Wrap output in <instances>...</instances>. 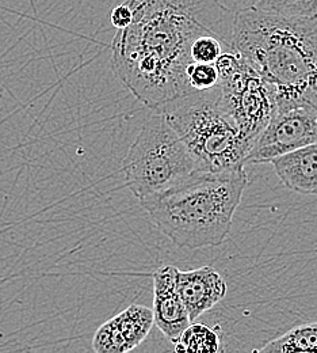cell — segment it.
Segmentation results:
<instances>
[{
	"mask_svg": "<svg viewBox=\"0 0 317 353\" xmlns=\"http://www.w3.org/2000/svg\"><path fill=\"white\" fill-rule=\"evenodd\" d=\"M133 21L117 29L111 67L137 99L152 110L194 91L187 79L194 40L213 29L199 19L204 0H127Z\"/></svg>",
	"mask_w": 317,
	"mask_h": 353,
	"instance_id": "cell-1",
	"label": "cell"
},
{
	"mask_svg": "<svg viewBox=\"0 0 317 353\" xmlns=\"http://www.w3.org/2000/svg\"><path fill=\"white\" fill-rule=\"evenodd\" d=\"M230 48L272 83L276 106L317 105V17L240 10L233 14Z\"/></svg>",
	"mask_w": 317,
	"mask_h": 353,
	"instance_id": "cell-2",
	"label": "cell"
},
{
	"mask_svg": "<svg viewBox=\"0 0 317 353\" xmlns=\"http://www.w3.org/2000/svg\"><path fill=\"white\" fill-rule=\"evenodd\" d=\"M247 185L244 170H195L171 188L138 203L178 248L220 246L230 232Z\"/></svg>",
	"mask_w": 317,
	"mask_h": 353,
	"instance_id": "cell-3",
	"label": "cell"
},
{
	"mask_svg": "<svg viewBox=\"0 0 317 353\" xmlns=\"http://www.w3.org/2000/svg\"><path fill=\"white\" fill-rule=\"evenodd\" d=\"M160 112L181 136L197 170H244L251 152L234 119L220 102L219 88L191 91Z\"/></svg>",
	"mask_w": 317,
	"mask_h": 353,
	"instance_id": "cell-4",
	"label": "cell"
},
{
	"mask_svg": "<svg viewBox=\"0 0 317 353\" xmlns=\"http://www.w3.org/2000/svg\"><path fill=\"white\" fill-rule=\"evenodd\" d=\"M195 170L193 155L160 112L144 121L124 161L127 185L138 201L171 188Z\"/></svg>",
	"mask_w": 317,
	"mask_h": 353,
	"instance_id": "cell-5",
	"label": "cell"
},
{
	"mask_svg": "<svg viewBox=\"0 0 317 353\" xmlns=\"http://www.w3.org/2000/svg\"><path fill=\"white\" fill-rule=\"evenodd\" d=\"M216 67L220 102L252 151L276 110L275 88L234 50L224 52Z\"/></svg>",
	"mask_w": 317,
	"mask_h": 353,
	"instance_id": "cell-6",
	"label": "cell"
},
{
	"mask_svg": "<svg viewBox=\"0 0 317 353\" xmlns=\"http://www.w3.org/2000/svg\"><path fill=\"white\" fill-rule=\"evenodd\" d=\"M317 143V105L296 102L278 105L269 125L247 158L251 163H272V159Z\"/></svg>",
	"mask_w": 317,
	"mask_h": 353,
	"instance_id": "cell-7",
	"label": "cell"
},
{
	"mask_svg": "<svg viewBox=\"0 0 317 353\" xmlns=\"http://www.w3.org/2000/svg\"><path fill=\"white\" fill-rule=\"evenodd\" d=\"M153 323L152 310L132 305L96 330L92 350L96 353L129 352L145 340Z\"/></svg>",
	"mask_w": 317,
	"mask_h": 353,
	"instance_id": "cell-8",
	"label": "cell"
},
{
	"mask_svg": "<svg viewBox=\"0 0 317 353\" xmlns=\"http://www.w3.org/2000/svg\"><path fill=\"white\" fill-rule=\"evenodd\" d=\"M178 268L164 265L153 273V318L155 325L168 341L175 344L191 319L177 287Z\"/></svg>",
	"mask_w": 317,
	"mask_h": 353,
	"instance_id": "cell-9",
	"label": "cell"
},
{
	"mask_svg": "<svg viewBox=\"0 0 317 353\" xmlns=\"http://www.w3.org/2000/svg\"><path fill=\"white\" fill-rule=\"evenodd\" d=\"M177 287L191 322L221 302L228 291L226 280L212 266L194 270L178 269Z\"/></svg>",
	"mask_w": 317,
	"mask_h": 353,
	"instance_id": "cell-10",
	"label": "cell"
},
{
	"mask_svg": "<svg viewBox=\"0 0 317 353\" xmlns=\"http://www.w3.org/2000/svg\"><path fill=\"white\" fill-rule=\"evenodd\" d=\"M272 165L287 189L317 196V143L283 154L272 159Z\"/></svg>",
	"mask_w": 317,
	"mask_h": 353,
	"instance_id": "cell-11",
	"label": "cell"
},
{
	"mask_svg": "<svg viewBox=\"0 0 317 353\" xmlns=\"http://www.w3.org/2000/svg\"><path fill=\"white\" fill-rule=\"evenodd\" d=\"M255 352H317V322L296 326Z\"/></svg>",
	"mask_w": 317,
	"mask_h": 353,
	"instance_id": "cell-12",
	"label": "cell"
},
{
	"mask_svg": "<svg viewBox=\"0 0 317 353\" xmlns=\"http://www.w3.org/2000/svg\"><path fill=\"white\" fill-rule=\"evenodd\" d=\"M174 347L178 353H216L220 350V337L216 329L190 323Z\"/></svg>",
	"mask_w": 317,
	"mask_h": 353,
	"instance_id": "cell-13",
	"label": "cell"
},
{
	"mask_svg": "<svg viewBox=\"0 0 317 353\" xmlns=\"http://www.w3.org/2000/svg\"><path fill=\"white\" fill-rule=\"evenodd\" d=\"M252 7L286 17H317V0H254Z\"/></svg>",
	"mask_w": 317,
	"mask_h": 353,
	"instance_id": "cell-14",
	"label": "cell"
},
{
	"mask_svg": "<svg viewBox=\"0 0 317 353\" xmlns=\"http://www.w3.org/2000/svg\"><path fill=\"white\" fill-rule=\"evenodd\" d=\"M191 59L197 63H216L224 53L221 39L215 30L198 36L191 45Z\"/></svg>",
	"mask_w": 317,
	"mask_h": 353,
	"instance_id": "cell-15",
	"label": "cell"
},
{
	"mask_svg": "<svg viewBox=\"0 0 317 353\" xmlns=\"http://www.w3.org/2000/svg\"><path fill=\"white\" fill-rule=\"evenodd\" d=\"M187 79L193 90L206 91L219 85L220 75H219L216 63L193 61L187 67Z\"/></svg>",
	"mask_w": 317,
	"mask_h": 353,
	"instance_id": "cell-16",
	"label": "cell"
},
{
	"mask_svg": "<svg viewBox=\"0 0 317 353\" xmlns=\"http://www.w3.org/2000/svg\"><path fill=\"white\" fill-rule=\"evenodd\" d=\"M111 23L116 29H125L128 28L133 21V11L128 1H124L121 4H117L110 15Z\"/></svg>",
	"mask_w": 317,
	"mask_h": 353,
	"instance_id": "cell-17",
	"label": "cell"
},
{
	"mask_svg": "<svg viewBox=\"0 0 317 353\" xmlns=\"http://www.w3.org/2000/svg\"><path fill=\"white\" fill-rule=\"evenodd\" d=\"M221 10L227 12H237L244 8H250L254 6V0H213Z\"/></svg>",
	"mask_w": 317,
	"mask_h": 353,
	"instance_id": "cell-18",
	"label": "cell"
}]
</instances>
